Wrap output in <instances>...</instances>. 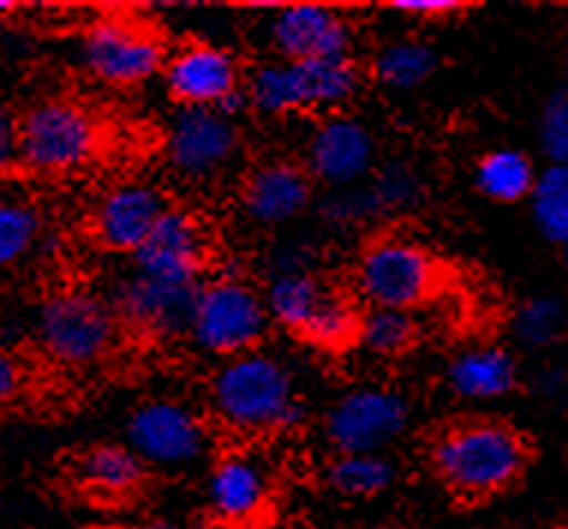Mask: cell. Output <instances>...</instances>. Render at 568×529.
I'll return each mask as SVG.
<instances>
[{
  "instance_id": "6da1fadb",
  "label": "cell",
  "mask_w": 568,
  "mask_h": 529,
  "mask_svg": "<svg viewBox=\"0 0 568 529\" xmlns=\"http://www.w3.org/2000/svg\"><path fill=\"white\" fill-rule=\"evenodd\" d=\"M422 464L449 500L479 506L503 497L527 476L532 442L503 416L458 413L425 434Z\"/></svg>"
},
{
  "instance_id": "7a4b0ae2",
  "label": "cell",
  "mask_w": 568,
  "mask_h": 529,
  "mask_svg": "<svg viewBox=\"0 0 568 529\" xmlns=\"http://www.w3.org/2000/svg\"><path fill=\"white\" fill-rule=\"evenodd\" d=\"M204 410L216 434L236 446L282 440L308 421L300 377L287 359L266 347L216 363L206 377Z\"/></svg>"
},
{
  "instance_id": "3957f363",
  "label": "cell",
  "mask_w": 568,
  "mask_h": 529,
  "mask_svg": "<svg viewBox=\"0 0 568 529\" xmlns=\"http://www.w3.org/2000/svg\"><path fill=\"white\" fill-rule=\"evenodd\" d=\"M111 129L90 102L72 93H45L19 109L16 174L30 180H72L109 153Z\"/></svg>"
},
{
  "instance_id": "277c9868",
  "label": "cell",
  "mask_w": 568,
  "mask_h": 529,
  "mask_svg": "<svg viewBox=\"0 0 568 529\" xmlns=\"http://www.w3.org/2000/svg\"><path fill=\"white\" fill-rule=\"evenodd\" d=\"M347 287L363 308L419 314L452 287V264L404 227L386 225L368 234L353 257Z\"/></svg>"
},
{
  "instance_id": "5b68a950",
  "label": "cell",
  "mask_w": 568,
  "mask_h": 529,
  "mask_svg": "<svg viewBox=\"0 0 568 529\" xmlns=\"http://www.w3.org/2000/svg\"><path fill=\"white\" fill-rule=\"evenodd\" d=\"M30 338L45 363L69 374L97 372L126 344L105 291L88 285L45 291L30 312Z\"/></svg>"
},
{
  "instance_id": "8992f818",
  "label": "cell",
  "mask_w": 568,
  "mask_h": 529,
  "mask_svg": "<svg viewBox=\"0 0 568 529\" xmlns=\"http://www.w3.org/2000/svg\"><path fill=\"white\" fill-rule=\"evenodd\" d=\"M368 84L363 58L261 60L245 72V111L264 120L329 118L351 111Z\"/></svg>"
},
{
  "instance_id": "52a82bcc",
  "label": "cell",
  "mask_w": 568,
  "mask_h": 529,
  "mask_svg": "<svg viewBox=\"0 0 568 529\" xmlns=\"http://www.w3.org/2000/svg\"><path fill=\"white\" fill-rule=\"evenodd\" d=\"M273 335L261 282L240 266L219 264L197 287L186 344L206 359H234L261 350Z\"/></svg>"
},
{
  "instance_id": "ba28073f",
  "label": "cell",
  "mask_w": 568,
  "mask_h": 529,
  "mask_svg": "<svg viewBox=\"0 0 568 529\" xmlns=\"http://www.w3.org/2000/svg\"><path fill=\"white\" fill-rule=\"evenodd\" d=\"M171 42L144 16L129 10L99 12L79 30L75 58L81 72L102 88L135 90L162 79Z\"/></svg>"
},
{
  "instance_id": "9c48e42d",
  "label": "cell",
  "mask_w": 568,
  "mask_h": 529,
  "mask_svg": "<svg viewBox=\"0 0 568 529\" xmlns=\"http://www.w3.org/2000/svg\"><path fill=\"white\" fill-rule=\"evenodd\" d=\"M123 442L153 476L186 472L216 455V428L204 407L176 395H150L129 407Z\"/></svg>"
},
{
  "instance_id": "30bf717a",
  "label": "cell",
  "mask_w": 568,
  "mask_h": 529,
  "mask_svg": "<svg viewBox=\"0 0 568 529\" xmlns=\"http://www.w3.org/2000/svg\"><path fill=\"white\" fill-rule=\"evenodd\" d=\"M416 404L410 393L386 380H365L344 389L317 421L326 455L393 451L410 434Z\"/></svg>"
},
{
  "instance_id": "8fae6325",
  "label": "cell",
  "mask_w": 568,
  "mask_h": 529,
  "mask_svg": "<svg viewBox=\"0 0 568 529\" xmlns=\"http://www.w3.org/2000/svg\"><path fill=\"white\" fill-rule=\"evenodd\" d=\"M168 174L189 186L210 189L234 180L245 167V129L222 109H174L165 126Z\"/></svg>"
},
{
  "instance_id": "7c38bea8",
  "label": "cell",
  "mask_w": 568,
  "mask_h": 529,
  "mask_svg": "<svg viewBox=\"0 0 568 529\" xmlns=\"http://www.w3.org/2000/svg\"><path fill=\"white\" fill-rule=\"evenodd\" d=\"M216 264V227L204 210L176 197L150 231L148 243L129 257L135 273L180 287H197Z\"/></svg>"
},
{
  "instance_id": "4fadbf2b",
  "label": "cell",
  "mask_w": 568,
  "mask_h": 529,
  "mask_svg": "<svg viewBox=\"0 0 568 529\" xmlns=\"http://www.w3.org/2000/svg\"><path fill=\"white\" fill-rule=\"evenodd\" d=\"M204 518L222 529H257L275 509V472L257 446H227L206 464Z\"/></svg>"
},
{
  "instance_id": "5bb4252c",
  "label": "cell",
  "mask_w": 568,
  "mask_h": 529,
  "mask_svg": "<svg viewBox=\"0 0 568 529\" xmlns=\"http://www.w3.org/2000/svg\"><path fill=\"white\" fill-rule=\"evenodd\" d=\"M245 72L248 67L234 49L189 37L168 51L162 84L174 109H222L243 118Z\"/></svg>"
},
{
  "instance_id": "9a60e30c",
  "label": "cell",
  "mask_w": 568,
  "mask_h": 529,
  "mask_svg": "<svg viewBox=\"0 0 568 529\" xmlns=\"http://www.w3.org/2000/svg\"><path fill=\"white\" fill-rule=\"evenodd\" d=\"M317 183L300 156L266 153L248 159L234 183L236 213L257 231H282L308 216L317 204Z\"/></svg>"
},
{
  "instance_id": "2e32d148",
  "label": "cell",
  "mask_w": 568,
  "mask_h": 529,
  "mask_svg": "<svg viewBox=\"0 0 568 529\" xmlns=\"http://www.w3.org/2000/svg\"><path fill=\"white\" fill-rule=\"evenodd\" d=\"M171 201V192L156 180H114L90 201L84 216L88 240L105 255L132 257L148 243L150 231L156 227Z\"/></svg>"
},
{
  "instance_id": "e0dca14e",
  "label": "cell",
  "mask_w": 568,
  "mask_h": 529,
  "mask_svg": "<svg viewBox=\"0 0 568 529\" xmlns=\"http://www.w3.org/2000/svg\"><path fill=\"white\" fill-rule=\"evenodd\" d=\"M303 165L324 192H342L368 183L383 162L377 129L353 111L314 120L305 138Z\"/></svg>"
},
{
  "instance_id": "ac0fdd59",
  "label": "cell",
  "mask_w": 568,
  "mask_h": 529,
  "mask_svg": "<svg viewBox=\"0 0 568 529\" xmlns=\"http://www.w3.org/2000/svg\"><path fill=\"white\" fill-rule=\"evenodd\" d=\"M197 287L165 285V282L148 278L129 266L126 273L118 275V282L105 291V296H109L126 338L186 342Z\"/></svg>"
},
{
  "instance_id": "d6986e66",
  "label": "cell",
  "mask_w": 568,
  "mask_h": 529,
  "mask_svg": "<svg viewBox=\"0 0 568 529\" xmlns=\"http://www.w3.org/2000/svg\"><path fill=\"white\" fill-rule=\"evenodd\" d=\"M266 42L275 60H335L359 58L356 21L326 3H284L266 24Z\"/></svg>"
},
{
  "instance_id": "ffe728a7",
  "label": "cell",
  "mask_w": 568,
  "mask_h": 529,
  "mask_svg": "<svg viewBox=\"0 0 568 529\" xmlns=\"http://www.w3.org/2000/svg\"><path fill=\"white\" fill-rule=\"evenodd\" d=\"M284 248L287 252H278L273 264L266 266L261 294L273 329L296 338L342 282H335L333 275H326L314 264L312 252H294V245Z\"/></svg>"
},
{
  "instance_id": "44dd1931",
  "label": "cell",
  "mask_w": 568,
  "mask_h": 529,
  "mask_svg": "<svg viewBox=\"0 0 568 529\" xmlns=\"http://www.w3.org/2000/svg\"><path fill=\"white\" fill-rule=\"evenodd\" d=\"M69 485L99 506H132L156 481L123 440H97L69 455Z\"/></svg>"
},
{
  "instance_id": "7402d4cb",
  "label": "cell",
  "mask_w": 568,
  "mask_h": 529,
  "mask_svg": "<svg viewBox=\"0 0 568 529\" xmlns=\"http://www.w3.org/2000/svg\"><path fill=\"white\" fill-rule=\"evenodd\" d=\"M443 380L464 404L503 401L520 386L518 356L506 344H473L446 363Z\"/></svg>"
},
{
  "instance_id": "603a6c76",
  "label": "cell",
  "mask_w": 568,
  "mask_h": 529,
  "mask_svg": "<svg viewBox=\"0 0 568 529\" xmlns=\"http://www.w3.org/2000/svg\"><path fill=\"white\" fill-rule=\"evenodd\" d=\"M402 479V464L393 451L363 455H324L317 481L326 494L342 502H372L386 497Z\"/></svg>"
},
{
  "instance_id": "cb8c5ba5",
  "label": "cell",
  "mask_w": 568,
  "mask_h": 529,
  "mask_svg": "<svg viewBox=\"0 0 568 529\" xmlns=\"http://www.w3.org/2000/svg\"><path fill=\"white\" fill-rule=\"evenodd\" d=\"M365 60L368 84L386 90V93H413L432 84L440 72V51L422 37H393L381 42Z\"/></svg>"
},
{
  "instance_id": "d4e9b609",
  "label": "cell",
  "mask_w": 568,
  "mask_h": 529,
  "mask_svg": "<svg viewBox=\"0 0 568 529\" xmlns=\"http://www.w3.org/2000/svg\"><path fill=\"white\" fill-rule=\"evenodd\" d=\"M45 206L21 189L0 186V275L19 273L49 243Z\"/></svg>"
},
{
  "instance_id": "484cf974",
  "label": "cell",
  "mask_w": 568,
  "mask_h": 529,
  "mask_svg": "<svg viewBox=\"0 0 568 529\" xmlns=\"http://www.w3.org/2000/svg\"><path fill=\"white\" fill-rule=\"evenodd\" d=\"M365 192L372 201L374 218L383 225H393L395 218L413 216L428 204V176L413 159L383 156L377 171L368 176Z\"/></svg>"
},
{
  "instance_id": "4316f807",
  "label": "cell",
  "mask_w": 568,
  "mask_h": 529,
  "mask_svg": "<svg viewBox=\"0 0 568 529\" xmlns=\"http://www.w3.org/2000/svg\"><path fill=\"white\" fill-rule=\"evenodd\" d=\"M541 167L527 150L490 147L473 165V189L485 201L500 206L527 204Z\"/></svg>"
},
{
  "instance_id": "83f0119b",
  "label": "cell",
  "mask_w": 568,
  "mask_h": 529,
  "mask_svg": "<svg viewBox=\"0 0 568 529\" xmlns=\"http://www.w3.org/2000/svg\"><path fill=\"white\" fill-rule=\"evenodd\" d=\"M422 338H425V326H422L419 314L365 308L356 350L374 363L395 365L419 350Z\"/></svg>"
},
{
  "instance_id": "f1b7e54d",
  "label": "cell",
  "mask_w": 568,
  "mask_h": 529,
  "mask_svg": "<svg viewBox=\"0 0 568 529\" xmlns=\"http://www.w3.org/2000/svg\"><path fill=\"white\" fill-rule=\"evenodd\" d=\"M509 329L524 350H548L568 333V299L559 294L520 299L509 317Z\"/></svg>"
},
{
  "instance_id": "f546056e",
  "label": "cell",
  "mask_w": 568,
  "mask_h": 529,
  "mask_svg": "<svg viewBox=\"0 0 568 529\" xmlns=\"http://www.w3.org/2000/svg\"><path fill=\"white\" fill-rule=\"evenodd\" d=\"M529 218L545 243L562 248L568 240V167L545 165L529 195Z\"/></svg>"
},
{
  "instance_id": "4dcf8cb0",
  "label": "cell",
  "mask_w": 568,
  "mask_h": 529,
  "mask_svg": "<svg viewBox=\"0 0 568 529\" xmlns=\"http://www.w3.org/2000/svg\"><path fill=\"white\" fill-rule=\"evenodd\" d=\"M536 135L548 165L568 167V84H559L545 96L536 120Z\"/></svg>"
},
{
  "instance_id": "1f68e13d",
  "label": "cell",
  "mask_w": 568,
  "mask_h": 529,
  "mask_svg": "<svg viewBox=\"0 0 568 529\" xmlns=\"http://www.w3.org/2000/svg\"><path fill=\"white\" fill-rule=\"evenodd\" d=\"M30 389V363L10 344H0V419L10 416Z\"/></svg>"
},
{
  "instance_id": "d6a6232c",
  "label": "cell",
  "mask_w": 568,
  "mask_h": 529,
  "mask_svg": "<svg viewBox=\"0 0 568 529\" xmlns=\"http://www.w3.org/2000/svg\"><path fill=\"white\" fill-rule=\"evenodd\" d=\"M386 10L398 12L402 19H410L416 24H449L470 10V3L460 0H393Z\"/></svg>"
},
{
  "instance_id": "836d02e7",
  "label": "cell",
  "mask_w": 568,
  "mask_h": 529,
  "mask_svg": "<svg viewBox=\"0 0 568 529\" xmlns=\"http://www.w3.org/2000/svg\"><path fill=\"white\" fill-rule=\"evenodd\" d=\"M16 132H19V109L0 99V186L16 174Z\"/></svg>"
},
{
  "instance_id": "e575fe53",
  "label": "cell",
  "mask_w": 568,
  "mask_h": 529,
  "mask_svg": "<svg viewBox=\"0 0 568 529\" xmlns=\"http://www.w3.org/2000/svg\"><path fill=\"white\" fill-rule=\"evenodd\" d=\"M111 529H189V527H180L176 520H168V518H141V520H129L123 527H111Z\"/></svg>"
},
{
  "instance_id": "d590c367",
  "label": "cell",
  "mask_w": 568,
  "mask_h": 529,
  "mask_svg": "<svg viewBox=\"0 0 568 529\" xmlns=\"http://www.w3.org/2000/svg\"><path fill=\"white\" fill-rule=\"evenodd\" d=\"M377 529H419V527H413V523H404V520H386V523H381Z\"/></svg>"
},
{
  "instance_id": "8d00e7d4",
  "label": "cell",
  "mask_w": 568,
  "mask_h": 529,
  "mask_svg": "<svg viewBox=\"0 0 568 529\" xmlns=\"http://www.w3.org/2000/svg\"><path fill=\"white\" fill-rule=\"evenodd\" d=\"M189 529H222V527H216V523H210V520H206V518H201V520H197V523H192V527H189Z\"/></svg>"
},
{
  "instance_id": "74e56055",
  "label": "cell",
  "mask_w": 568,
  "mask_h": 529,
  "mask_svg": "<svg viewBox=\"0 0 568 529\" xmlns=\"http://www.w3.org/2000/svg\"><path fill=\"white\" fill-rule=\"evenodd\" d=\"M12 10H16V3H10V0H0V16H10Z\"/></svg>"
},
{
  "instance_id": "f35d334b",
  "label": "cell",
  "mask_w": 568,
  "mask_h": 529,
  "mask_svg": "<svg viewBox=\"0 0 568 529\" xmlns=\"http://www.w3.org/2000/svg\"><path fill=\"white\" fill-rule=\"evenodd\" d=\"M3 335H7V314L0 308V344H3Z\"/></svg>"
},
{
  "instance_id": "ab89813d",
  "label": "cell",
  "mask_w": 568,
  "mask_h": 529,
  "mask_svg": "<svg viewBox=\"0 0 568 529\" xmlns=\"http://www.w3.org/2000/svg\"><path fill=\"white\" fill-rule=\"evenodd\" d=\"M559 255H562V261H566V266H568V240H566V245L559 248Z\"/></svg>"
}]
</instances>
